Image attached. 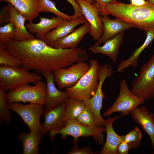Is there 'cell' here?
<instances>
[{"label":"cell","instance_id":"obj_1","mask_svg":"<svg viewBox=\"0 0 154 154\" xmlns=\"http://www.w3.org/2000/svg\"><path fill=\"white\" fill-rule=\"evenodd\" d=\"M5 46L20 60L22 67L43 76L78 62H86L89 58L82 48H55L37 38L22 41L13 40Z\"/></svg>","mask_w":154,"mask_h":154},{"label":"cell","instance_id":"obj_2","mask_svg":"<svg viewBox=\"0 0 154 154\" xmlns=\"http://www.w3.org/2000/svg\"><path fill=\"white\" fill-rule=\"evenodd\" d=\"M99 14L112 15L142 31H154V5L148 2L139 6L119 1L115 3L100 2Z\"/></svg>","mask_w":154,"mask_h":154},{"label":"cell","instance_id":"obj_3","mask_svg":"<svg viewBox=\"0 0 154 154\" xmlns=\"http://www.w3.org/2000/svg\"><path fill=\"white\" fill-rule=\"evenodd\" d=\"M90 68L74 86L66 88L69 98L83 101L92 97L98 85L99 65L97 59L90 61Z\"/></svg>","mask_w":154,"mask_h":154},{"label":"cell","instance_id":"obj_4","mask_svg":"<svg viewBox=\"0 0 154 154\" xmlns=\"http://www.w3.org/2000/svg\"><path fill=\"white\" fill-rule=\"evenodd\" d=\"M23 67H13L0 65V84L5 91L23 85L42 81L39 74L32 73Z\"/></svg>","mask_w":154,"mask_h":154},{"label":"cell","instance_id":"obj_5","mask_svg":"<svg viewBox=\"0 0 154 154\" xmlns=\"http://www.w3.org/2000/svg\"><path fill=\"white\" fill-rule=\"evenodd\" d=\"M131 87L132 93L144 101L154 99V54L141 67Z\"/></svg>","mask_w":154,"mask_h":154},{"label":"cell","instance_id":"obj_6","mask_svg":"<svg viewBox=\"0 0 154 154\" xmlns=\"http://www.w3.org/2000/svg\"><path fill=\"white\" fill-rule=\"evenodd\" d=\"M105 132L104 126L89 127L81 124L76 120H72L67 122L61 129L49 132V135L52 139L57 134L61 135L63 139L70 135L73 137L74 141H76L80 137L92 136L98 143L103 144L104 142L103 133Z\"/></svg>","mask_w":154,"mask_h":154},{"label":"cell","instance_id":"obj_7","mask_svg":"<svg viewBox=\"0 0 154 154\" xmlns=\"http://www.w3.org/2000/svg\"><path fill=\"white\" fill-rule=\"evenodd\" d=\"M6 94L8 103L28 102L44 106L46 84L42 81L33 86L27 84L9 90Z\"/></svg>","mask_w":154,"mask_h":154},{"label":"cell","instance_id":"obj_8","mask_svg":"<svg viewBox=\"0 0 154 154\" xmlns=\"http://www.w3.org/2000/svg\"><path fill=\"white\" fill-rule=\"evenodd\" d=\"M119 95L112 106L104 112L103 115L108 117L116 112L121 113V116L127 115L144 103L145 101L132 93L129 89L125 79L121 80Z\"/></svg>","mask_w":154,"mask_h":154},{"label":"cell","instance_id":"obj_9","mask_svg":"<svg viewBox=\"0 0 154 154\" xmlns=\"http://www.w3.org/2000/svg\"><path fill=\"white\" fill-rule=\"evenodd\" d=\"M9 104L11 110L21 117L30 131L39 133L42 125L40 117L44 112V105L33 103L24 104L19 102Z\"/></svg>","mask_w":154,"mask_h":154},{"label":"cell","instance_id":"obj_10","mask_svg":"<svg viewBox=\"0 0 154 154\" xmlns=\"http://www.w3.org/2000/svg\"><path fill=\"white\" fill-rule=\"evenodd\" d=\"M90 66L85 62H79L65 68L52 72L54 80L58 88L61 90L72 87L89 70Z\"/></svg>","mask_w":154,"mask_h":154},{"label":"cell","instance_id":"obj_11","mask_svg":"<svg viewBox=\"0 0 154 154\" xmlns=\"http://www.w3.org/2000/svg\"><path fill=\"white\" fill-rule=\"evenodd\" d=\"M75 0L80 5L84 16L90 25V35L94 41H98L103 32V24L99 14V3L95 1L92 4L85 0Z\"/></svg>","mask_w":154,"mask_h":154},{"label":"cell","instance_id":"obj_12","mask_svg":"<svg viewBox=\"0 0 154 154\" xmlns=\"http://www.w3.org/2000/svg\"><path fill=\"white\" fill-rule=\"evenodd\" d=\"M87 22L84 16L72 21L64 19L55 28L39 39L47 45L53 47L57 41L73 31L76 26Z\"/></svg>","mask_w":154,"mask_h":154},{"label":"cell","instance_id":"obj_13","mask_svg":"<svg viewBox=\"0 0 154 154\" xmlns=\"http://www.w3.org/2000/svg\"><path fill=\"white\" fill-rule=\"evenodd\" d=\"M66 102L49 110H44V121L40 134L42 136L51 131L58 130L65 125L64 114Z\"/></svg>","mask_w":154,"mask_h":154},{"label":"cell","instance_id":"obj_14","mask_svg":"<svg viewBox=\"0 0 154 154\" xmlns=\"http://www.w3.org/2000/svg\"><path fill=\"white\" fill-rule=\"evenodd\" d=\"M46 81V94L45 110H46L65 103L69 98L66 91H62L55 85L52 72L43 76Z\"/></svg>","mask_w":154,"mask_h":154},{"label":"cell","instance_id":"obj_15","mask_svg":"<svg viewBox=\"0 0 154 154\" xmlns=\"http://www.w3.org/2000/svg\"><path fill=\"white\" fill-rule=\"evenodd\" d=\"M107 15L100 16L103 24V32L100 38L94 44L95 46L100 45L125 30L133 27L117 19H111Z\"/></svg>","mask_w":154,"mask_h":154},{"label":"cell","instance_id":"obj_16","mask_svg":"<svg viewBox=\"0 0 154 154\" xmlns=\"http://www.w3.org/2000/svg\"><path fill=\"white\" fill-rule=\"evenodd\" d=\"M121 116L109 118L105 120L104 126L106 133L105 143L100 152L101 154H117V148L119 144L123 140L124 135H119L113 127L114 122Z\"/></svg>","mask_w":154,"mask_h":154},{"label":"cell","instance_id":"obj_17","mask_svg":"<svg viewBox=\"0 0 154 154\" xmlns=\"http://www.w3.org/2000/svg\"><path fill=\"white\" fill-rule=\"evenodd\" d=\"M130 113L134 120L149 135L154 150V114L149 112L144 106L137 107Z\"/></svg>","mask_w":154,"mask_h":154},{"label":"cell","instance_id":"obj_18","mask_svg":"<svg viewBox=\"0 0 154 154\" xmlns=\"http://www.w3.org/2000/svg\"><path fill=\"white\" fill-rule=\"evenodd\" d=\"M124 34V31L119 33L106 41L102 46L92 45L89 48V50L94 54L105 55L109 57L113 62H116Z\"/></svg>","mask_w":154,"mask_h":154},{"label":"cell","instance_id":"obj_19","mask_svg":"<svg viewBox=\"0 0 154 154\" xmlns=\"http://www.w3.org/2000/svg\"><path fill=\"white\" fill-rule=\"evenodd\" d=\"M9 22H12L15 29V35L14 40L22 41L36 38L27 30L25 25L26 18L11 4L9 8Z\"/></svg>","mask_w":154,"mask_h":154},{"label":"cell","instance_id":"obj_20","mask_svg":"<svg viewBox=\"0 0 154 154\" xmlns=\"http://www.w3.org/2000/svg\"><path fill=\"white\" fill-rule=\"evenodd\" d=\"M90 30V25L87 22L68 35L58 40L53 47L62 49L76 48L85 35L89 33Z\"/></svg>","mask_w":154,"mask_h":154},{"label":"cell","instance_id":"obj_21","mask_svg":"<svg viewBox=\"0 0 154 154\" xmlns=\"http://www.w3.org/2000/svg\"><path fill=\"white\" fill-rule=\"evenodd\" d=\"M0 0L13 5L29 22H32L38 16L40 13L43 12L38 5V0Z\"/></svg>","mask_w":154,"mask_h":154},{"label":"cell","instance_id":"obj_22","mask_svg":"<svg viewBox=\"0 0 154 154\" xmlns=\"http://www.w3.org/2000/svg\"><path fill=\"white\" fill-rule=\"evenodd\" d=\"M40 21L37 23L29 22L26 25L29 32L31 34L36 33L38 38L44 36L47 33L55 28L64 19L61 17H52L50 19L39 17Z\"/></svg>","mask_w":154,"mask_h":154},{"label":"cell","instance_id":"obj_23","mask_svg":"<svg viewBox=\"0 0 154 154\" xmlns=\"http://www.w3.org/2000/svg\"><path fill=\"white\" fill-rule=\"evenodd\" d=\"M146 38L143 44L135 49L128 59L121 60L117 67V71L121 72L130 66L136 68L138 64L139 57L143 51L148 47L154 39V31L150 30L145 31Z\"/></svg>","mask_w":154,"mask_h":154},{"label":"cell","instance_id":"obj_24","mask_svg":"<svg viewBox=\"0 0 154 154\" xmlns=\"http://www.w3.org/2000/svg\"><path fill=\"white\" fill-rule=\"evenodd\" d=\"M42 136L39 132L30 131L29 133L23 132L18 139L22 144L23 154H38L39 145Z\"/></svg>","mask_w":154,"mask_h":154},{"label":"cell","instance_id":"obj_25","mask_svg":"<svg viewBox=\"0 0 154 154\" xmlns=\"http://www.w3.org/2000/svg\"><path fill=\"white\" fill-rule=\"evenodd\" d=\"M85 106L82 101L69 98L66 102L64 114L65 123L69 121L76 120Z\"/></svg>","mask_w":154,"mask_h":154},{"label":"cell","instance_id":"obj_26","mask_svg":"<svg viewBox=\"0 0 154 154\" xmlns=\"http://www.w3.org/2000/svg\"><path fill=\"white\" fill-rule=\"evenodd\" d=\"M2 85L0 84V120L10 123L11 117L7 94Z\"/></svg>","mask_w":154,"mask_h":154},{"label":"cell","instance_id":"obj_27","mask_svg":"<svg viewBox=\"0 0 154 154\" xmlns=\"http://www.w3.org/2000/svg\"><path fill=\"white\" fill-rule=\"evenodd\" d=\"M40 7L42 9L43 12H49L59 16L64 19L72 21L74 19L73 15H66L60 11L56 7L55 3L50 0H38Z\"/></svg>","mask_w":154,"mask_h":154},{"label":"cell","instance_id":"obj_28","mask_svg":"<svg viewBox=\"0 0 154 154\" xmlns=\"http://www.w3.org/2000/svg\"><path fill=\"white\" fill-rule=\"evenodd\" d=\"M0 65L9 67L21 66L20 60L10 54L6 49L5 44L2 43H0Z\"/></svg>","mask_w":154,"mask_h":154},{"label":"cell","instance_id":"obj_29","mask_svg":"<svg viewBox=\"0 0 154 154\" xmlns=\"http://www.w3.org/2000/svg\"><path fill=\"white\" fill-rule=\"evenodd\" d=\"M15 32L14 25L11 22L0 27V43L5 44L15 40Z\"/></svg>","mask_w":154,"mask_h":154},{"label":"cell","instance_id":"obj_30","mask_svg":"<svg viewBox=\"0 0 154 154\" xmlns=\"http://www.w3.org/2000/svg\"><path fill=\"white\" fill-rule=\"evenodd\" d=\"M141 138V132L136 127L124 135L123 140L129 144L131 149H135L139 145Z\"/></svg>","mask_w":154,"mask_h":154},{"label":"cell","instance_id":"obj_31","mask_svg":"<svg viewBox=\"0 0 154 154\" xmlns=\"http://www.w3.org/2000/svg\"><path fill=\"white\" fill-rule=\"evenodd\" d=\"M76 120L81 124L89 127L97 126L93 114L89 109L86 106Z\"/></svg>","mask_w":154,"mask_h":154},{"label":"cell","instance_id":"obj_32","mask_svg":"<svg viewBox=\"0 0 154 154\" xmlns=\"http://www.w3.org/2000/svg\"><path fill=\"white\" fill-rule=\"evenodd\" d=\"M94 152L88 147L80 148L75 145L67 154H93Z\"/></svg>","mask_w":154,"mask_h":154},{"label":"cell","instance_id":"obj_33","mask_svg":"<svg viewBox=\"0 0 154 154\" xmlns=\"http://www.w3.org/2000/svg\"><path fill=\"white\" fill-rule=\"evenodd\" d=\"M10 5V4L9 3L6 6L3 7L1 9L0 14V24H2L5 22H9Z\"/></svg>","mask_w":154,"mask_h":154},{"label":"cell","instance_id":"obj_34","mask_svg":"<svg viewBox=\"0 0 154 154\" xmlns=\"http://www.w3.org/2000/svg\"><path fill=\"white\" fill-rule=\"evenodd\" d=\"M66 0L71 5L74 9V12L73 15L74 19L84 16L80 5L75 0Z\"/></svg>","mask_w":154,"mask_h":154},{"label":"cell","instance_id":"obj_35","mask_svg":"<svg viewBox=\"0 0 154 154\" xmlns=\"http://www.w3.org/2000/svg\"><path fill=\"white\" fill-rule=\"evenodd\" d=\"M130 149L129 144L123 140L118 145L117 148V152L118 154H127Z\"/></svg>","mask_w":154,"mask_h":154},{"label":"cell","instance_id":"obj_36","mask_svg":"<svg viewBox=\"0 0 154 154\" xmlns=\"http://www.w3.org/2000/svg\"><path fill=\"white\" fill-rule=\"evenodd\" d=\"M130 4L136 6H142L146 4L148 2L145 0H130Z\"/></svg>","mask_w":154,"mask_h":154},{"label":"cell","instance_id":"obj_37","mask_svg":"<svg viewBox=\"0 0 154 154\" xmlns=\"http://www.w3.org/2000/svg\"><path fill=\"white\" fill-rule=\"evenodd\" d=\"M100 2L105 3H115L118 1L117 0H98Z\"/></svg>","mask_w":154,"mask_h":154},{"label":"cell","instance_id":"obj_38","mask_svg":"<svg viewBox=\"0 0 154 154\" xmlns=\"http://www.w3.org/2000/svg\"><path fill=\"white\" fill-rule=\"evenodd\" d=\"M148 3L154 5V0H145Z\"/></svg>","mask_w":154,"mask_h":154},{"label":"cell","instance_id":"obj_39","mask_svg":"<svg viewBox=\"0 0 154 154\" xmlns=\"http://www.w3.org/2000/svg\"><path fill=\"white\" fill-rule=\"evenodd\" d=\"M91 4H93L95 2V0H85Z\"/></svg>","mask_w":154,"mask_h":154}]
</instances>
